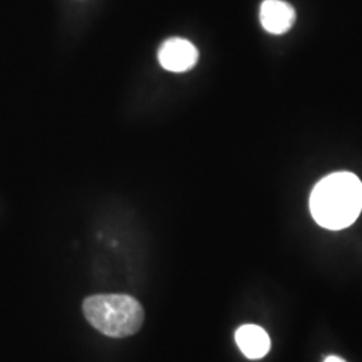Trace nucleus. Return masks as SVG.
I'll return each instance as SVG.
<instances>
[{
    "label": "nucleus",
    "mask_w": 362,
    "mask_h": 362,
    "mask_svg": "<svg viewBox=\"0 0 362 362\" xmlns=\"http://www.w3.org/2000/svg\"><path fill=\"white\" fill-rule=\"evenodd\" d=\"M296 22L294 8L284 0H264L260 6V23L275 35L287 33Z\"/></svg>",
    "instance_id": "nucleus-4"
},
{
    "label": "nucleus",
    "mask_w": 362,
    "mask_h": 362,
    "mask_svg": "<svg viewBox=\"0 0 362 362\" xmlns=\"http://www.w3.org/2000/svg\"><path fill=\"white\" fill-rule=\"evenodd\" d=\"M83 314L91 326L105 336L124 338L136 334L144 324V309L136 298L124 294H100L86 298Z\"/></svg>",
    "instance_id": "nucleus-2"
},
{
    "label": "nucleus",
    "mask_w": 362,
    "mask_h": 362,
    "mask_svg": "<svg viewBox=\"0 0 362 362\" xmlns=\"http://www.w3.org/2000/svg\"><path fill=\"white\" fill-rule=\"evenodd\" d=\"M235 339L242 353L250 360L263 358L272 348L267 332L257 325H243L236 333Z\"/></svg>",
    "instance_id": "nucleus-5"
},
{
    "label": "nucleus",
    "mask_w": 362,
    "mask_h": 362,
    "mask_svg": "<svg viewBox=\"0 0 362 362\" xmlns=\"http://www.w3.org/2000/svg\"><path fill=\"white\" fill-rule=\"evenodd\" d=\"M314 220L327 230L351 226L362 211V182L350 172H337L320 181L310 194Z\"/></svg>",
    "instance_id": "nucleus-1"
},
{
    "label": "nucleus",
    "mask_w": 362,
    "mask_h": 362,
    "mask_svg": "<svg viewBox=\"0 0 362 362\" xmlns=\"http://www.w3.org/2000/svg\"><path fill=\"white\" fill-rule=\"evenodd\" d=\"M197 59V49L187 39H168L160 46L158 50L160 65L172 73H184L192 69Z\"/></svg>",
    "instance_id": "nucleus-3"
},
{
    "label": "nucleus",
    "mask_w": 362,
    "mask_h": 362,
    "mask_svg": "<svg viewBox=\"0 0 362 362\" xmlns=\"http://www.w3.org/2000/svg\"><path fill=\"white\" fill-rule=\"evenodd\" d=\"M324 362H346L344 358H341V357H338V356H329V357H326V360Z\"/></svg>",
    "instance_id": "nucleus-6"
}]
</instances>
